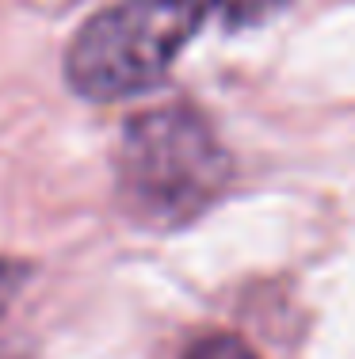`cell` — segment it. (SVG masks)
Segmentation results:
<instances>
[{"label":"cell","mask_w":355,"mask_h":359,"mask_svg":"<svg viewBox=\"0 0 355 359\" xmlns=\"http://www.w3.org/2000/svg\"><path fill=\"white\" fill-rule=\"evenodd\" d=\"M126 215L153 229L183 226L230 184V153L191 107H157L123 130L115 157Z\"/></svg>","instance_id":"6da1fadb"},{"label":"cell","mask_w":355,"mask_h":359,"mask_svg":"<svg viewBox=\"0 0 355 359\" xmlns=\"http://www.w3.org/2000/svg\"><path fill=\"white\" fill-rule=\"evenodd\" d=\"M202 27L195 0H118L92 15L65 50V81L84 100L149 92Z\"/></svg>","instance_id":"7a4b0ae2"},{"label":"cell","mask_w":355,"mask_h":359,"mask_svg":"<svg viewBox=\"0 0 355 359\" xmlns=\"http://www.w3.org/2000/svg\"><path fill=\"white\" fill-rule=\"evenodd\" d=\"M202 8V20H218L222 27L241 31V27H260L267 23L286 0H195Z\"/></svg>","instance_id":"3957f363"},{"label":"cell","mask_w":355,"mask_h":359,"mask_svg":"<svg viewBox=\"0 0 355 359\" xmlns=\"http://www.w3.org/2000/svg\"><path fill=\"white\" fill-rule=\"evenodd\" d=\"M183 359H256V355H252V348L244 340L230 337V332H210Z\"/></svg>","instance_id":"277c9868"},{"label":"cell","mask_w":355,"mask_h":359,"mask_svg":"<svg viewBox=\"0 0 355 359\" xmlns=\"http://www.w3.org/2000/svg\"><path fill=\"white\" fill-rule=\"evenodd\" d=\"M27 279H31V268H27V264L0 256V318H4L8 310H12L15 294H20L23 287H27Z\"/></svg>","instance_id":"5b68a950"}]
</instances>
